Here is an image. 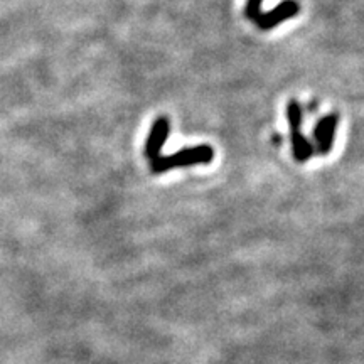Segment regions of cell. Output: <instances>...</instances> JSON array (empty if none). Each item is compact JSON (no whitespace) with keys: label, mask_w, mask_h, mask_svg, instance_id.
<instances>
[{"label":"cell","mask_w":364,"mask_h":364,"mask_svg":"<svg viewBox=\"0 0 364 364\" xmlns=\"http://www.w3.org/2000/svg\"><path fill=\"white\" fill-rule=\"evenodd\" d=\"M263 0H247V6H245V17L250 21H257V17L262 14Z\"/></svg>","instance_id":"cell-6"},{"label":"cell","mask_w":364,"mask_h":364,"mask_svg":"<svg viewBox=\"0 0 364 364\" xmlns=\"http://www.w3.org/2000/svg\"><path fill=\"white\" fill-rule=\"evenodd\" d=\"M299 12L300 6L297 0H284L279 6L273 7L272 11L262 12L260 16L257 17V21H255V24H257L258 29L262 31H272L279 24H282V22L294 19Z\"/></svg>","instance_id":"cell-3"},{"label":"cell","mask_w":364,"mask_h":364,"mask_svg":"<svg viewBox=\"0 0 364 364\" xmlns=\"http://www.w3.org/2000/svg\"><path fill=\"white\" fill-rule=\"evenodd\" d=\"M287 118H289L290 127V142H292L294 159L297 162H307L314 156V145L302 134L304 122V108L299 102L292 100L287 105Z\"/></svg>","instance_id":"cell-2"},{"label":"cell","mask_w":364,"mask_h":364,"mask_svg":"<svg viewBox=\"0 0 364 364\" xmlns=\"http://www.w3.org/2000/svg\"><path fill=\"white\" fill-rule=\"evenodd\" d=\"M215 159V149L211 145H194V147H184L179 152L171 156H161L150 161V171L154 174H164L172 169H182V167L193 166H208Z\"/></svg>","instance_id":"cell-1"},{"label":"cell","mask_w":364,"mask_h":364,"mask_svg":"<svg viewBox=\"0 0 364 364\" xmlns=\"http://www.w3.org/2000/svg\"><path fill=\"white\" fill-rule=\"evenodd\" d=\"M339 125V115L336 113H329L324 115L321 120L317 122V125L314 127V140H316L317 152L321 156H327L331 152L332 145H334V136L336 129Z\"/></svg>","instance_id":"cell-5"},{"label":"cell","mask_w":364,"mask_h":364,"mask_svg":"<svg viewBox=\"0 0 364 364\" xmlns=\"http://www.w3.org/2000/svg\"><path fill=\"white\" fill-rule=\"evenodd\" d=\"M171 134V122L167 117H159L156 118L152 127H150L147 140H145V149L144 154L149 161H154V159L162 156V149L166 145L167 139H169Z\"/></svg>","instance_id":"cell-4"}]
</instances>
